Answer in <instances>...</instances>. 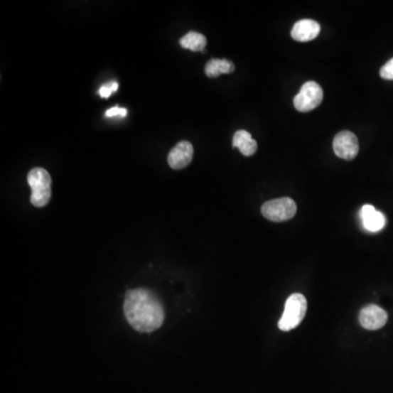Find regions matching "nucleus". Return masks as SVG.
Listing matches in <instances>:
<instances>
[{"label": "nucleus", "instance_id": "f257e3e1", "mask_svg": "<svg viewBox=\"0 0 393 393\" xmlns=\"http://www.w3.org/2000/svg\"><path fill=\"white\" fill-rule=\"evenodd\" d=\"M124 313L129 325L139 332L156 331L164 323L162 303L146 289H134L126 293Z\"/></svg>", "mask_w": 393, "mask_h": 393}, {"label": "nucleus", "instance_id": "f03ea898", "mask_svg": "<svg viewBox=\"0 0 393 393\" xmlns=\"http://www.w3.org/2000/svg\"><path fill=\"white\" fill-rule=\"evenodd\" d=\"M28 183L32 189V205L38 208L48 205L52 197V178L50 173L44 168H33L28 174Z\"/></svg>", "mask_w": 393, "mask_h": 393}, {"label": "nucleus", "instance_id": "7ed1b4c3", "mask_svg": "<svg viewBox=\"0 0 393 393\" xmlns=\"http://www.w3.org/2000/svg\"><path fill=\"white\" fill-rule=\"evenodd\" d=\"M307 311L306 297L299 293L291 295L285 303L284 313L279 321L282 331H290L301 325Z\"/></svg>", "mask_w": 393, "mask_h": 393}, {"label": "nucleus", "instance_id": "20e7f679", "mask_svg": "<svg viewBox=\"0 0 393 393\" xmlns=\"http://www.w3.org/2000/svg\"><path fill=\"white\" fill-rule=\"evenodd\" d=\"M296 203L293 199L284 198L274 199L264 203L262 208V213L266 219L272 222L287 221L294 217L296 215Z\"/></svg>", "mask_w": 393, "mask_h": 393}, {"label": "nucleus", "instance_id": "39448f33", "mask_svg": "<svg viewBox=\"0 0 393 393\" xmlns=\"http://www.w3.org/2000/svg\"><path fill=\"white\" fill-rule=\"evenodd\" d=\"M323 99V89L315 81H308L299 90L294 97V107L298 112L307 113L321 105Z\"/></svg>", "mask_w": 393, "mask_h": 393}, {"label": "nucleus", "instance_id": "423d86ee", "mask_svg": "<svg viewBox=\"0 0 393 393\" xmlns=\"http://www.w3.org/2000/svg\"><path fill=\"white\" fill-rule=\"evenodd\" d=\"M333 150L338 158L351 161L357 156L360 146L357 137L351 131H341L333 140Z\"/></svg>", "mask_w": 393, "mask_h": 393}, {"label": "nucleus", "instance_id": "0eeeda50", "mask_svg": "<svg viewBox=\"0 0 393 393\" xmlns=\"http://www.w3.org/2000/svg\"><path fill=\"white\" fill-rule=\"evenodd\" d=\"M360 325L364 329L378 330L382 329L388 321V315L384 309L377 305H368L362 308L360 313Z\"/></svg>", "mask_w": 393, "mask_h": 393}, {"label": "nucleus", "instance_id": "6e6552de", "mask_svg": "<svg viewBox=\"0 0 393 393\" xmlns=\"http://www.w3.org/2000/svg\"><path fill=\"white\" fill-rule=\"evenodd\" d=\"M193 158V146L190 142L181 141L168 154V162L174 170H181L190 164Z\"/></svg>", "mask_w": 393, "mask_h": 393}, {"label": "nucleus", "instance_id": "1a4fd4ad", "mask_svg": "<svg viewBox=\"0 0 393 393\" xmlns=\"http://www.w3.org/2000/svg\"><path fill=\"white\" fill-rule=\"evenodd\" d=\"M360 217L364 229L372 233L382 231L386 225V217L384 213L377 211L372 205H362Z\"/></svg>", "mask_w": 393, "mask_h": 393}, {"label": "nucleus", "instance_id": "9d476101", "mask_svg": "<svg viewBox=\"0 0 393 393\" xmlns=\"http://www.w3.org/2000/svg\"><path fill=\"white\" fill-rule=\"evenodd\" d=\"M321 33V24L311 19L301 20L293 26L291 36L297 42H309Z\"/></svg>", "mask_w": 393, "mask_h": 393}, {"label": "nucleus", "instance_id": "9b49d317", "mask_svg": "<svg viewBox=\"0 0 393 393\" xmlns=\"http://www.w3.org/2000/svg\"><path fill=\"white\" fill-rule=\"evenodd\" d=\"M233 146L240 151L245 156H252L256 154L258 144L252 139V134L246 130H238L233 137Z\"/></svg>", "mask_w": 393, "mask_h": 393}, {"label": "nucleus", "instance_id": "f8f14e48", "mask_svg": "<svg viewBox=\"0 0 393 393\" xmlns=\"http://www.w3.org/2000/svg\"><path fill=\"white\" fill-rule=\"evenodd\" d=\"M235 70L233 63L227 59H211L205 65V75L210 78H217L222 73H231Z\"/></svg>", "mask_w": 393, "mask_h": 393}, {"label": "nucleus", "instance_id": "ddd939ff", "mask_svg": "<svg viewBox=\"0 0 393 393\" xmlns=\"http://www.w3.org/2000/svg\"><path fill=\"white\" fill-rule=\"evenodd\" d=\"M181 45L185 50H190L193 52H203L205 45H207V38L201 33L189 32L184 38H181Z\"/></svg>", "mask_w": 393, "mask_h": 393}, {"label": "nucleus", "instance_id": "4468645a", "mask_svg": "<svg viewBox=\"0 0 393 393\" xmlns=\"http://www.w3.org/2000/svg\"><path fill=\"white\" fill-rule=\"evenodd\" d=\"M118 90V83L116 81H112V82L104 85L103 87L99 89V93L103 99H107L111 97L114 92H116Z\"/></svg>", "mask_w": 393, "mask_h": 393}, {"label": "nucleus", "instance_id": "2eb2a0df", "mask_svg": "<svg viewBox=\"0 0 393 393\" xmlns=\"http://www.w3.org/2000/svg\"><path fill=\"white\" fill-rule=\"evenodd\" d=\"M380 77L384 80H393V58L382 67Z\"/></svg>", "mask_w": 393, "mask_h": 393}, {"label": "nucleus", "instance_id": "dca6fc26", "mask_svg": "<svg viewBox=\"0 0 393 393\" xmlns=\"http://www.w3.org/2000/svg\"><path fill=\"white\" fill-rule=\"evenodd\" d=\"M127 114V109H123V107H115L107 109V113H105V116L109 118L116 117V116H119V117H126Z\"/></svg>", "mask_w": 393, "mask_h": 393}]
</instances>
